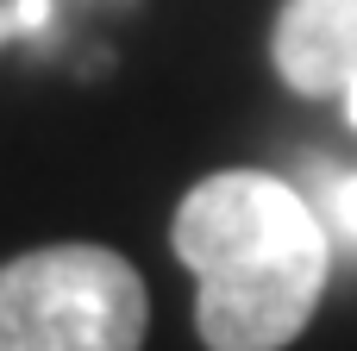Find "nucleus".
Returning <instances> with one entry per match:
<instances>
[{"label":"nucleus","mask_w":357,"mask_h":351,"mask_svg":"<svg viewBox=\"0 0 357 351\" xmlns=\"http://www.w3.org/2000/svg\"><path fill=\"white\" fill-rule=\"evenodd\" d=\"M169 239L195 270L207 351H282L307 333L326 295V232L289 182L220 170L182 195Z\"/></svg>","instance_id":"1"},{"label":"nucleus","mask_w":357,"mask_h":351,"mask_svg":"<svg viewBox=\"0 0 357 351\" xmlns=\"http://www.w3.org/2000/svg\"><path fill=\"white\" fill-rule=\"evenodd\" d=\"M144 276L107 245H38L0 264V351H144Z\"/></svg>","instance_id":"2"},{"label":"nucleus","mask_w":357,"mask_h":351,"mask_svg":"<svg viewBox=\"0 0 357 351\" xmlns=\"http://www.w3.org/2000/svg\"><path fill=\"white\" fill-rule=\"evenodd\" d=\"M270 57L295 94H345L357 75V0H282Z\"/></svg>","instance_id":"3"},{"label":"nucleus","mask_w":357,"mask_h":351,"mask_svg":"<svg viewBox=\"0 0 357 351\" xmlns=\"http://www.w3.org/2000/svg\"><path fill=\"white\" fill-rule=\"evenodd\" d=\"M333 214H339V226L357 239V176H345V182H339V195H333Z\"/></svg>","instance_id":"4"},{"label":"nucleus","mask_w":357,"mask_h":351,"mask_svg":"<svg viewBox=\"0 0 357 351\" xmlns=\"http://www.w3.org/2000/svg\"><path fill=\"white\" fill-rule=\"evenodd\" d=\"M345 119H351V126H357V75H351V82H345Z\"/></svg>","instance_id":"5"}]
</instances>
